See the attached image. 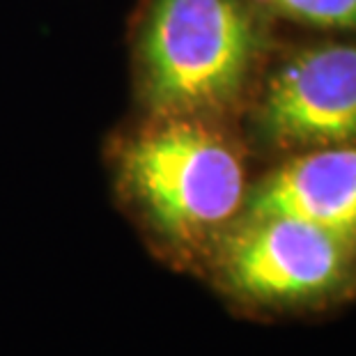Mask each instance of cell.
Returning a JSON list of instances; mask_svg holds the SVG:
<instances>
[{"mask_svg": "<svg viewBox=\"0 0 356 356\" xmlns=\"http://www.w3.org/2000/svg\"><path fill=\"white\" fill-rule=\"evenodd\" d=\"M253 134L280 152L356 143V44H313L280 60L255 92Z\"/></svg>", "mask_w": 356, "mask_h": 356, "instance_id": "277c9868", "label": "cell"}, {"mask_svg": "<svg viewBox=\"0 0 356 356\" xmlns=\"http://www.w3.org/2000/svg\"><path fill=\"white\" fill-rule=\"evenodd\" d=\"M264 12L306 26L356 30V0H253Z\"/></svg>", "mask_w": 356, "mask_h": 356, "instance_id": "8992f818", "label": "cell"}, {"mask_svg": "<svg viewBox=\"0 0 356 356\" xmlns=\"http://www.w3.org/2000/svg\"><path fill=\"white\" fill-rule=\"evenodd\" d=\"M352 244L304 218L248 214L218 241L209 262L237 299L264 308L315 304L350 278Z\"/></svg>", "mask_w": 356, "mask_h": 356, "instance_id": "3957f363", "label": "cell"}, {"mask_svg": "<svg viewBox=\"0 0 356 356\" xmlns=\"http://www.w3.org/2000/svg\"><path fill=\"white\" fill-rule=\"evenodd\" d=\"M246 211L304 218L356 246V143L290 156L253 188Z\"/></svg>", "mask_w": 356, "mask_h": 356, "instance_id": "5b68a950", "label": "cell"}, {"mask_svg": "<svg viewBox=\"0 0 356 356\" xmlns=\"http://www.w3.org/2000/svg\"><path fill=\"white\" fill-rule=\"evenodd\" d=\"M120 200L165 257L209 260L248 202L246 161L223 122L145 115L111 147Z\"/></svg>", "mask_w": 356, "mask_h": 356, "instance_id": "6da1fadb", "label": "cell"}, {"mask_svg": "<svg viewBox=\"0 0 356 356\" xmlns=\"http://www.w3.org/2000/svg\"><path fill=\"white\" fill-rule=\"evenodd\" d=\"M267 44L253 0H147L134 44L143 111L223 122L251 95Z\"/></svg>", "mask_w": 356, "mask_h": 356, "instance_id": "7a4b0ae2", "label": "cell"}]
</instances>
